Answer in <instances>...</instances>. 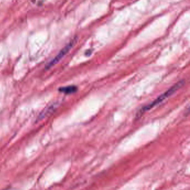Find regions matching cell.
<instances>
[{"label":"cell","mask_w":190,"mask_h":190,"mask_svg":"<svg viewBox=\"0 0 190 190\" xmlns=\"http://www.w3.org/2000/svg\"><path fill=\"white\" fill-rule=\"evenodd\" d=\"M75 42H76V39H73V40L69 42L68 44L66 45V46L64 47L63 49L61 50L58 55L55 56V58L51 61L46 66V69H50L58 63V62L61 59L63 58L64 56L66 55L68 52H69L72 47H73Z\"/></svg>","instance_id":"obj_2"},{"label":"cell","mask_w":190,"mask_h":190,"mask_svg":"<svg viewBox=\"0 0 190 190\" xmlns=\"http://www.w3.org/2000/svg\"><path fill=\"white\" fill-rule=\"evenodd\" d=\"M77 86H67L64 87H61L59 89V91L66 94H70L74 93L77 91Z\"/></svg>","instance_id":"obj_3"},{"label":"cell","mask_w":190,"mask_h":190,"mask_svg":"<svg viewBox=\"0 0 190 190\" xmlns=\"http://www.w3.org/2000/svg\"><path fill=\"white\" fill-rule=\"evenodd\" d=\"M184 83H185V82H184L183 80L179 81V82H178L175 86H173L172 88H171L170 89H168L167 91H166L165 93H164L163 94L161 95L160 96H158L157 99L154 100L153 102H152L151 104L144 107L142 109V110L140 111V113L142 114L144 112H146L147 111L151 109L152 108L154 107L156 105L160 104L161 102L164 101L165 99L168 98L169 96H171L172 94H174V93H175L180 88L181 86H183Z\"/></svg>","instance_id":"obj_1"}]
</instances>
